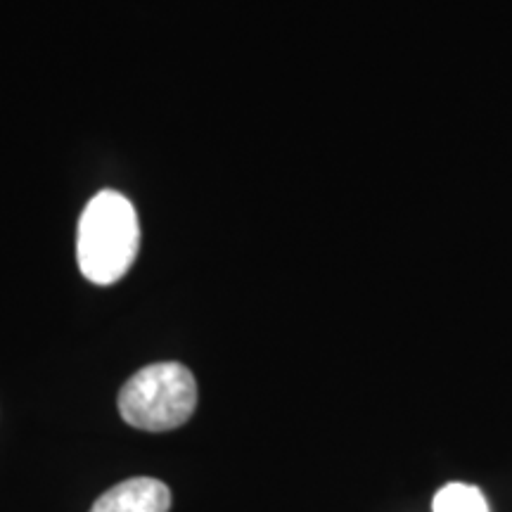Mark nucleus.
Instances as JSON below:
<instances>
[{
	"label": "nucleus",
	"mask_w": 512,
	"mask_h": 512,
	"mask_svg": "<svg viewBox=\"0 0 512 512\" xmlns=\"http://www.w3.org/2000/svg\"><path fill=\"white\" fill-rule=\"evenodd\" d=\"M140 226L133 204L117 190H102L83 209L76 235V261L83 278L112 285L136 261Z\"/></svg>",
	"instance_id": "f257e3e1"
},
{
	"label": "nucleus",
	"mask_w": 512,
	"mask_h": 512,
	"mask_svg": "<svg viewBox=\"0 0 512 512\" xmlns=\"http://www.w3.org/2000/svg\"><path fill=\"white\" fill-rule=\"evenodd\" d=\"M197 408V382L183 363H155L138 370L121 387L119 413L145 432H169L185 425Z\"/></svg>",
	"instance_id": "f03ea898"
},
{
	"label": "nucleus",
	"mask_w": 512,
	"mask_h": 512,
	"mask_svg": "<svg viewBox=\"0 0 512 512\" xmlns=\"http://www.w3.org/2000/svg\"><path fill=\"white\" fill-rule=\"evenodd\" d=\"M169 508V486L152 477H136L105 491L91 512H169Z\"/></svg>",
	"instance_id": "7ed1b4c3"
},
{
	"label": "nucleus",
	"mask_w": 512,
	"mask_h": 512,
	"mask_svg": "<svg viewBox=\"0 0 512 512\" xmlns=\"http://www.w3.org/2000/svg\"><path fill=\"white\" fill-rule=\"evenodd\" d=\"M432 512H491L489 503L477 486L451 482L441 486L432 501Z\"/></svg>",
	"instance_id": "20e7f679"
}]
</instances>
